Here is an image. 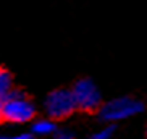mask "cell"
I'll list each match as a JSON object with an SVG mask.
<instances>
[{"mask_svg": "<svg viewBox=\"0 0 147 139\" xmlns=\"http://www.w3.org/2000/svg\"><path fill=\"white\" fill-rule=\"evenodd\" d=\"M36 104L21 91L15 87L3 99L2 105V120L11 125H26L36 120Z\"/></svg>", "mask_w": 147, "mask_h": 139, "instance_id": "cell-1", "label": "cell"}, {"mask_svg": "<svg viewBox=\"0 0 147 139\" xmlns=\"http://www.w3.org/2000/svg\"><path fill=\"white\" fill-rule=\"evenodd\" d=\"M144 109L146 107H144L142 100L129 96H121L104 102L97 110V117L105 125H113L117 121H123V120H128V118H133L142 113Z\"/></svg>", "mask_w": 147, "mask_h": 139, "instance_id": "cell-2", "label": "cell"}, {"mask_svg": "<svg viewBox=\"0 0 147 139\" xmlns=\"http://www.w3.org/2000/svg\"><path fill=\"white\" fill-rule=\"evenodd\" d=\"M76 110V102L69 87H57L44 99V112L47 118H52L53 121L71 117Z\"/></svg>", "mask_w": 147, "mask_h": 139, "instance_id": "cell-3", "label": "cell"}, {"mask_svg": "<svg viewBox=\"0 0 147 139\" xmlns=\"http://www.w3.org/2000/svg\"><path fill=\"white\" fill-rule=\"evenodd\" d=\"M73 92L74 102H76V109L81 112L91 113V112H97L100 109L102 102V94L100 89L97 87V84L92 81L91 78H79L74 81V84L71 87Z\"/></svg>", "mask_w": 147, "mask_h": 139, "instance_id": "cell-4", "label": "cell"}, {"mask_svg": "<svg viewBox=\"0 0 147 139\" xmlns=\"http://www.w3.org/2000/svg\"><path fill=\"white\" fill-rule=\"evenodd\" d=\"M58 131L57 121H53L52 118H36L34 121L31 123V134L34 138H45V136H52Z\"/></svg>", "mask_w": 147, "mask_h": 139, "instance_id": "cell-5", "label": "cell"}, {"mask_svg": "<svg viewBox=\"0 0 147 139\" xmlns=\"http://www.w3.org/2000/svg\"><path fill=\"white\" fill-rule=\"evenodd\" d=\"M15 89V79L11 71L0 66V99L3 100Z\"/></svg>", "mask_w": 147, "mask_h": 139, "instance_id": "cell-6", "label": "cell"}, {"mask_svg": "<svg viewBox=\"0 0 147 139\" xmlns=\"http://www.w3.org/2000/svg\"><path fill=\"white\" fill-rule=\"evenodd\" d=\"M113 133H115V126L113 125H105L100 130H97L89 139H112Z\"/></svg>", "mask_w": 147, "mask_h": 139, "instance_id": "cell-7", "label": "cell"}, {"mask_svg": "<svg viewBox=\"0 0 147 139\" xmlns=\"http://www.w3.org/2000/svg\"><path fill=\"white\" fill-rule=\"evenodd\" d=\"M0 139H34L31 131H23V133H7L0 134Z\"/></svg>", "mask_w": 147, "mask_h": 139, "instance_id": "cell-8", "label": "cell"}, {"mask_svg": "<svg viewBox=\"0 0 147 139\" xmlns=\"http://www.w3.org/2000/svg\"><path fill=\"white\" fill-rule=\"evenodd\" d=\"M53 139H74V133L71 130H58L53 134Z\"/></svg>", "mask_w": 147, "mask_h": 139, "instance_id": "cell-9", "label": "cell"}, {"mask_svg": "<svg viewBox=\"0 0 147 139\" xmlns=\"http://www.w3.org/2000/svg\"><path fill=\"white\" fill-rule=\"evenodd\" d=\"M2 105H3V100L0 99V120H2Z\"/></svg>", "mask_w": 147, "mask_h": 139, "instance_id": "cell-10", "label": "cell"}]
</instances>
